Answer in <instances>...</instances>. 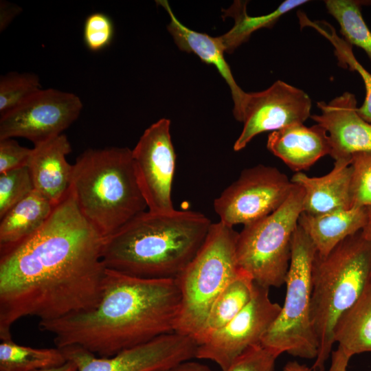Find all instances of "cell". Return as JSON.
Here are the masks:
<instances>
[{
  "label": "cell",
  "mask_w": 371,
  "mask_h": 371,
  "mask_svg": "<svg viewBox=\"0 0 371 371\" xmlns=\"http://www.w3.org/2000/svg\"><path fill=\"white\" fill-rule=\"evenodd\" d=\"M104 238L82 214L71 190L34 234L0 254V339L19 319L50 321L98 303Z\"/></svg>",
  "instance_id": "1"
},
{
  "label": "cell",
  "mask_w": 371,
  "mask_h": 371,
  "mask_svg": "<svg viewBox=\"0 0 371 371\" xmlns=\"http://www.w3.org/2000/svg\"><path fill=\"white\" fill-rule=\"evenodd\" d=\"M181 309L176 278L153 279L106 268L100 300L84 312L39 322L56 347L78 346L98 357L175 332Z\"/></svg>",
  "instance_id": "2"
},
{
  "label": "cell",
  "mask_w": 371,
  "mask_h": 371,
  "mask_svg": "<svg viewBox=\"0 0 371 371\" xmlns=\"http://www.w3.org/2000/svg\"><path fill=\"white\" fill-rule=\"evenodd\" d=\"M212 224L199 212L147 210L104 238V265L139 278H176L202 247Z\"/></svg>",
  "instance_id": "3"
},
{
  "label": "cell",
  "mask_w": 371,
  "mask_h": 371,
  "mask_svg": "<svg viewBox=\"0 0 371 371\" xmlns=\"http://www.w3.org/2000/svg\"><path fill=\"white\" fill-rule=\"evenodd\" d=\"M70 188L82 214L104 238L148 210L126 147L85 150L73 165Z\"/></svg>",
  "instance_id": "4"
},
{
  "label": "cell",
  "mask_w": 371,
  "mask_h": 371,
  "mask_svg": "<svg viewBox=\"0 0 371 371\" xmlns=\"http://www.w3.org/2000/svg\"><path fill=\"white\" fill-rule=\"evenodd\" d=\"M371 280V247L359 232L328 254L317 252L311 269V321L318 342L312 368L323 371L334 345L341 316L355 302Z\"/></svg>",
  "instance_id": "5"
},
{
  "label": "cell",
  "mask_w": 371,
  "mask_h": 371,
  "mask_svg": "<svg viewBox=\"0 0 371 371\" xmlns=\"http://www.w3.org/2000/svg\"><path fill=\"white\" fill-rule=\"evenodd\" d=\"M232 227L212 223L196 255L176 278L181 294V309L175 332L194 340L218 295L239 273Z\"/></svg>",
  "instance_id": "6"
},
{
  "label": "cell",
  "mask_w": 371,
  "mask_h": 371,
  "mask_svg": "<svg viewBox=\"0 0 371 371\" xmlns=\"http://www.w3.org/2000/svg\"><path fill=\"white\" fill-rule=\"evenodd\" d=\"M315 253L312 241L298 225L292 238L284 302L261 342L278 357L284 352L307 359L317 356L318 342L311 315V269Z\"/></svg>",
  "instance_id": "7"
},
{
  "label": "cell",
  "mask_w": 371,
  "mask_h": 371,
  "mask_svg": "<svg viewBox=\"0 0 371 371\" xmlns=\"http://www.w3.org/2000/svg\"><path fill=\"white\" fill-rule=\"evenodd\" d=\"M304 190L294 183L290 195L279 208L244 226L238 234V265L256 284L269 289L284 284L293 236L304 211Z\"/></svg>",
  "instance_id": "8"
},
{
  "label": "cell",
  "mask_w": 371,
  "mask_h": 371,
  "mask_svg": "<svg viewBox=\"0 0 371 371\" xmlns=\"http://www.w3.org/2000/svg\"><path fill=\"white\" fill-rule=\"evenodd\" d=\"M294 183L277 168L262 164L243 170L214 201L221 223L234 227L259 221L279 208Z\"/></svg>",
  "instance_id": "9"
},
{
  "label": "cell",
  "mask_w": 371,
  "mask_h": 371,
  "mask_svg": "<svg viewBox=\"0 0 371 371\" xmlns=\"http://www.w3.org/2000/svg\"><path fill=\"white\" fill-rule=\"evenodd\" d=\"M197 346L192 337L173 332L109 357H96L78 346L60 349L78 371H154L173 369L195 358Z\"/></svg>",
  "instance_id": "10"
},
{
  "label": "cell",
  "mask_w": 371,
  "mask_h": 371,
  "mask_svg": "<svg viewBox=\"0 0 371 371\" xmlns=\"http://www.w3.org/2000/svg\"><path fill=\"white\" fill-rule=\"evenodd\" d=\"M82 109L76 94L55 89H41L21 104L0 115V139L23 137L34 146L63 134Z\"/></svg>",
  "instance_id": "11"
},
{
  "label": "cell",
  "mask_w": 371,
  "mask_h": 371,
  "mask_svg": "<svg viewBox=\"0 0 371 371\" xmlns=\"http://www.w3.org/2000/svg\"><path fill=\"white\" fill-rule=\"evenodd\" d=\"M269 289L255 283L249 302L229 322L198 345L195 358L212 361L223 371L247 350L261 345L281 308L271 300Z\"/></svg>",
  "instance_id": "12"
},
{
  "label": "cell",
  "mask_w": 371,
  "mask_h": 371,
  "mask_svg": "<svg viewBox=\"0 0 371 371\" xmlns=\"http://www.w3.org/2000/svg\"><path fill=\"white\" fill-rule=\"evenodd\" d=\"M136 180L148 210L173 212L171 191L176 155L170 135V121L161 118L147 128L132 150Z\"/></svg>",
  "instance_id": "13"
},
{
  "label": "cell",
  "mask_w": 371,
  "mask_h": 371,
  "mask_svg": "<svg viewBox=\"0 0 371 371\" xmlns=\"http://www.w3.org/2000/svg\"><path fill=\"white\" fill-rule=\"evenodd\" d=\"M311 100L305 91L280 80L264 91L247 93L243 128L234 150H243L262 133L304 124L311 116Z\"/></svg>",
  "instance_id": "14"
},
{
  "label": "cell",
  "mask_w": 371,
  "mask_h": 371,
  "mask_svg": "<svg viewBox=\"0 0 371 371\" xmlns=\"http://www.w3.org/2000/svg\"><path fill=\"white\" fill-rule=\"evenodd\" d=\"M320 114L311 118L327 132L330 155L335 159L351 161L353 154L371 151V123L357 113L355 95L348 91L328 102H317Z\"/></svg>",
  "instance_id": "15"
},
{
  "label": "cell",
  "mask_w": 371,
  "mask_h": 371,
  "mask_svg": "<svg viewBox=\"0 0 371 371\" xmlns=\"http://www.w3.org/2000/svg\"><path fill=\"white\" fill-rule=\"evenodd\" d=\"M168 12L170 21L168 30L179 49L193 53L206 64L214 65L228 85L234 101L233 113L235 119L242 122L243 109L247 97L236 83L230 67L224 57L225 49L220 37L191 30L183 25L173 13L168 1H157Z\"/></svg>",
  "instance_id": "16"
},
{
  "label": "cell",
  "mask_w": 371,
  "mask_h": 371,
  "mask_svg": "<svg viewBox=\"0 0 371 371\" xmlns=\"http://www.w3.org/2000/svg\"><path fill=\"white\" fill-rule=\"evenodd\" d=\"M71 151L63 134L32 148L27 167L34 189L54 205L64 199L71 186L73 165L66 159Z\"/></svg>",
  "instance_id": "17"
},
{
  "label": "cell",
  "mask_w": 371,
  "mask_h": 371,
  "mask_svg": "<svg viewBox=\"0 0 371 371\" xmlns=\"http://www.w3.org/2000/svg\"><path fill=\"white\" fill-rule=\"evenodd\" d=\"M267 148L296 172L308 169L320 158L330 154L328 133L317 124L309 127L295 124L271 132Z\"/></svg>",
  "instance_id": "18"
},
{
  "label": "cell",
  "mask_w": 371,
  "mask_h": 371,
  "mask_svg": "<svg viewBox=\"0 0 371 371\" xmlns=\"http://www.w3.org/2000/svg\"><path fill=\"white\" fill-rule=\"evenodd\" d=\"M350 161H335L333 169L322 177H310L302 172L292 176L291 182L304 191L303 212L317 215L351 207Z\"/></svg>",
  "instance_id": "19"
},
{
  "label": "cell",
  "mask_w": 371,
  "mask_h": 371,
  "mask_svg": "<svg viewBox=\"0 0 371 371\" xmlns=\"http://www.w3.org/2000/svg\"><path fill=\"white\" fill-rule=\"evenodd\" d=\"M366 220V207H352L317 215L302 212L298 225L309 237L316 252L324 256L346 238L361 232Z\"/></svg>",
  "instance_id": "20"
},
{
  "label": "cell",
  "mask_w": 371,
  "mask_h": 371,
  "mask_svg": "<svg viewBox=\"0 0 371 371\" xmlns=\"http://www.w3.org/2000/svg\"><path fill=\"white\" fill-rule=\"evenodd\" d=\"M54 206L36 190L13 206L1 218L0 254L15 247L38 230Z\"/></svg>",
  "instance_id": "21"
},
{
  "label": "cell",
  "mask_w": 371,
  "mask_h": 371,
  "mask_svg": "<svg viewBox=\"0 0 371 371\" xmlns=\"http://www.w3.org/2000/svg\"><path fill=\"white\" fill-rule=\"evenodd\" d=\"M333 340L351 357L371 352V280L338 320Z\"/></svg>",
  "instance_id": "22"
},
{
  "label": "cell",
  "mask_w": 371,
  "mask_h": 371,
  "mask_svg": "<svg viewBox=\"0 0 371 371\" xmlns=\"http://www.w3.org/2000/svg\"><path fill=\"white\" fill-rule=\"evenodd\" d=\"M255 288L251 277L240 269L214 302L204 325L195 339L197 344L235 317L249 302Z\"/></svg>",
  "instance_id": "23"
},
{
  "label": "cell",
  "mask_w": 371,
  "mask_h": 371,
  "mask_svg": "<svg viewBox=\"0 0 371 371\" xmlns=\"http://www.w3.org/2000/svg\"><path fill=\"white\" fill-rule=\"evenodd\" d=\"M308 2L306 0H286L273 12L254 16L247 12V1H235L228 9L223 10V19L229 16L234 20L233 27L219 36L225 52L232 53L247 42L254 32L261 28H271L286 13Z\"/></svg>",
  "instance_id": "24"
},
{
  "label": "cell",
  "mask_w": 371,
  "mask_h": 371,
  "mask_svg": "<svg viewBox=\"0 0 371 371\" xmlns=\"http://www.w3.org/2000/svg\"><path fill=\"white\" fill-rule=\"evenodd\" d=\"M67 361L59 348H36L12 339L1 340L0 371H34L60 366Z\"/></svg>",
  "instance_id": "25"
},
{
  "label": "cell",
  "mask_w": 371,
  "mask_h": 371,
  "mask_svg": "<svg viewBox=\"0 0 371 371\" xmlns=\"http://www.w3.org/2000/svg\"><path fill=\"white\" fill-rule=\"evenodd\" d=\"M328 12L337 21L344 40L350 45L362 49L371 60V31L361 13L363 5L371 1L326 0Z\"/></svg>",
  "instance_id": "26"
},
{
  "label": "cell",
  "mask_w": 371,
  "mask_h": 371,
  "mask_svg": "<svg viewBox=\"0 0 371 371\" xmlns=\"http://www.w3.org/2000/svg\"><path fill=\"white\" fill-rule=\"evenodd\" d=\"M41 89L38 76L12 71L0 78V115L15 109Z\"/></svg>",
  "instance_id": "27"
},
{
  "label": "cell",
  "mask_w": 371,
  "mask_h": 371,
  "mask_svg": "<svg viewBox=\"0 0 371 371\" xmlns=\"http://www.w3.org/2000/svg\"><path fill=\"white\" fill-rule=\"evenodd\" d=\"M316 30L330 41L335 47V54L341 66L349 67L350 70L358 72L364 83L366 97L363 104L357 107V113L366 121L371 123V74L368 72L356 59L352 52V46L344 39L339 38L334 31L330 33L327 30L315 24Z\"/></svg>",
  "instance_id": "28"
},
{
  "label": "cell",
  "mask_w": 371,
  "mask_h": 371,
  "mask_svg": "<svg viewBox=\"0 0 371 371\" xmlns=\"http://www.w3.org/2000/svg\"><path fill=\"white\" fill-rule=\"evenodd\" d=\"M34 190L28 167L0 174V218Z\"/></svg>",
  "instance_id": "29"
},
{
  "label": "cell",
  "mask_w": 371,
  "mask_h": 371,
  "mask_svg": "<svg viewBox=\"0 0 371 371\" xmlns=\"http://www.w3.org/2000/svg\"><path fill=\"white\" fill-rule=\"evenodd\" d=\"M350 166L351 207H371V151L353 154Z\"/></svg>",
  "instance_id": "30"
},
{
  "label": "cell",
  "mask_w": 371,
  "mask_h": 371,
  "mask_svg": "<svg viewBox=\"0 0 371 371\" xmlns=\"http://www.w3.org/2000/svg\"><path fill=\"white\" fill-rule=\"evenodd\" d=\"M114 25L111 18L102 12H94L85 19L83 40L86 47L92 52H99L111 43Z\"/></svg>",
  "instance_id": "31"
},
{
  "label": "cell",
  "mask_w": 371,
  "mask_h": 371,
  "mask_svg": "<svg viewBox=\"0 0 371 371\" xmlns=\"http://www.w3.org/2000/svg\"><path fill=\"white\" fill-rule=\"evenodd\" d=\"M278 357L258 345L247 350L223 371H273Z\"/></svg>",
  "instance_id": "32"
},
{
  "label": "cell",
  "mask_w": 371,
  "mask_h": 371,
  "mask_svg": "<svg viewBox=\"0 0 371 371\" xmlns=\"http://www.w3.org/2000/svg\"><path fill=\"white\" fill-rule=\"evenodd\" d=\"M32 148L21 146L13 138L0 139V174L27 167Z\"/></svg>",
  "instance_id": "33"
},
{
  "label": "cell",
  "mask_w": 371,
  "mask_h": 371,
  "mask_svg": "<svg viewBox=\"0 0 371 371\" xmlns=\"http://www.w3.org/2000/svg\"><path fill=\"white\" fill-rule=\"evenodd\" d=\"M22 8L5 1H0V32L3 31L20 14Z\"/></svg>",
  "instance_id": "34"
},
{
  "label": "cell",
  "mask_w": 371,
  "mask_h": 371,
  "mask_svg": "<svg viewBox=\"0 0 371 371\" xmlns=\"http://www.w3.org/2000/svg\"><path fill=\"white\" fill-rule=\"evenodd\" d=\"M350 359L351 357L338 346L335 350L332 351L331 363L328 371H346Z\"/></svg>",
  "instance_id": "35"
},
{
  "label": "cell",
  "mask_w": 371,
  "mask_h": 371,
  "mask_svg": "<svg viewBox=\"0 0 371 371\" xmlns=\"http://www.w3.org/2000/svg\"><path fill=\"white\" fill-rule=\"evenodd\" d=\"M175 371H211V370L205 364L190 360L177 366L175 368Z\"/></svg>",
  "instance_id": "36"
},
{
  "label": "cell",
  "mask_w": 371,
  "mask_h": 371,
  "mask_svg": "<svg viewBox=\"0 0 371 371\" xmlns=\"http://www.w3.org/2000/svg\"><path fill=\"white\" fill-rule=\"evenodd\" d=\"M366 223L361 231L364 239L369 243L371 247V207H367Z\"/></svg>",
  "instance_id": "37"
},
{
  "label": "cell",
  "mask_w": 371,
  "mask_h": 371,
  "mask_svg": "<svg viewBox=\"0 0 371 371\" xmlns=\"http://www.w3.org/2000/svg\"><path fill=\"white\" fill-rule=\"evenodd\" d=\"M283 371H315L312 368H309L304 364L300 363L296 361H291L287 362Z\"/></svg>",
  "instance_id": "38"
},
{
  "label": "cell",
  "mask_w": 371,
  "mask_h": 371,
  "mask_svg": "<svg viewBox=\"0 0 371 371\" xmlns=\"http://www.w3.org/2000/svg\"><path fill=\"white\" fill-rule=\"evenodd\" d=\"M34 371H78V368L74 362L67 361L65 363L60 366L41 369Z\"/></svg>",
  "instance_id": "39"
},
{
  "label": "cell",
  "mask_w": 371,
  "mask_h": 371,
  "mask_svg": "<svg viewBox=\"0 0 371 371\" xmlns=\"http://www.w3.org/2000/svg\"><path fill=\"white\" fill-rule=\"evenodd\" d=\"M154 371H175V368L173 369H166V370H157Z\"/></svg>",
  "instance_id": "40"
}]
</instances>
